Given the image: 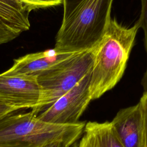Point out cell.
Here are the masks:
<instances>
[{
	"label": "cell",
	"mask_w": 147,
	"mask_h": 147,
	"mask_svg": "<svg viewBox=\"0 0 147 147\" xmlns=\"http://www.w3.org/2000/svg\"><path fill=\"white\" fill-rule=\"evenodd\" d=\"M113 0H63V16L55 49L61 52L92 49L111 20Z\"/></svg>",
	"instance_id": "6da1fadb"
},
{
	"label": "cell",
	"mask_w": 147,
	"mask_h": 147,
	"mask_svg": "<svg viewBox=\"0 0 147 147\" xmlns=\"http://www.w3.org/2000/svg\"><path fill=\"white\" fill-rule=\"evenodd\" d=\"M140 28L137 21L126 28L111 18L100 41L92 49L93 59L90 90L92 100L96 99L118 83Z\"/></svg>",
	"instance_id": "7a4b0ae2"
},
{
	"label": "cell",
	"mask_w": 147,
	"mask_h": 147,
	"mask_svg": "<svg viewBox=\"0 0 147 147\" xmlns=\"http://www.w3.org/2000/svg\"><path fill=\"white\" fill-rule=\"evenodd\" d=\"M13 113L0 118V147H42L55 142L70 146L80 137L86 123L56 125L41 120L32 111Z\"/></svg>",
	"instance_id": "3957f363"
},
{
	"label": "cell",
	"mask_w": 147,
	"mask_h": 147,
	"mask_svg": "<svg viewBox=\"0 0 147 147\" xmlns=\"http://www.w3.org/2000/svg\"><path fill=\"white\" fill-rule=\"evenodd\" d=\"M91 50L78 52L37 76L41 99L32 111L37 115L73 88L92 67Z\"/></svg>",
	"instance_id": "277c9868"
},
{
	"label": "cell",
	"mask_w": 147,
	"mask_h": 147,
	"mask_svg": "<svg viewBox=\"0 0 147 147\" xmlns=\"http://www.w3.org/2000/svg\"><path fill=\"white\" fill-rule=\"evenodd\" d=\"M90 74L91 71L69 91L38 114V118L56 125H71L78 122L92 100L90 90Z\"/></svg>",
	"instance_id": "5b68a950"
},
{
	"label": "cell",
	"mask_w": 147,
	"mask_h": 147,
	"mask_svg": "<svg viewBox=\"0 0 147 147\" xmlns=\"http://www.w3.org/2000/svg\"><path fill=\"white\" fill-rule=\"evenodd\" d=\"M41 99L37 76L0 74V102L18 110L34 109Z\"/></svg>",
	"instance_id": "8992f818"
},
{
	"label": "cell",
	"mask_w": 147,
	"mask_h": 147,
	"mask_svg": "<svg viewBox=\"0 0 147 147\" xmlns=\"http://www.w3.org/2000/svg\"><path fill=\"white\" fill-rule=\"evenodd\" d=\"M110 122L123 147H144L142 115L138 103L121 109Z\"/></svg>",
	"instance_id": "52a82bcc"
},
{
	"label": "cell",
	"mask_w": 147,
	"mask_h": 147,
	"mask_svg": "<svg viewBox=\"0 0 147 147\" xmlns=\"http://www.w3.org/2000/svg\"><path fill=\"white\" fill-rule=\"evenodd\" d=\"M77 53L78 52H61L53 48L42 52L29 53L14 59L11 67L3 73L7 75L25 74L38 76L42 71Z\"/></svg>",
	"instance_id": "ba28073f"
},
{
	"label": "cell",
	"mask_w": 147,
	"mask_h": 147,
	"mask_svg": "<svg viewBox=\"0 0 147 147\" xmlns=\"http://www.w3.org/2000/svg\"><path fill=\"white\" fill-rule=\"evenodd\" d=\"M73 147H123L110 122L86 123L83 134Z\"/></svg>",
	"instance_id": "9c48e42d"
},
{
	"label": "cell",
	"mask_w": 147,
	"mask_h": 147,
	"mask_svg": "<svg viewBox=\"0 0 147 147\" xmlns=\"http://www.w3.org/2000/svg\"><path fill=\"white\" fill-rule=\"evenodd\" d=\"M29 14L18 0H0V22L18 35L29 29Z\"/></svg>",
	"instance_id": "30bf717a"
},
{
	"label": "cell",
	"mask_w": 147,
	"mask_h": 147,
	"mask_svg": "<svg viewBox=\"0 0 147 147\" xmlns=\"http://www.w3.org/2000/svg\"><path fill=\"white\" fill-rule=\"evenodd\" d=\"M30 12L32 10L59 5L63 0H18Z\"/></svg>",
	"instance_id": "8fae6325"
},
{
	"label": "cell",
	"mask_w": 147,
	"mask_h": 147,
	"mask_svg": "<svg viewBox=\"0 0 147 147\" xmlns=\"http://www.w3.org/2000/svg\"><path fill=\"white\" fill-rule=\"evenodd\" d=\"M138 103L142 115L144 147H147V91H144Z\"/></svg>",
	"instance_id": "7c38bea8"
},
{
	"label": "cell",
	"mask_w": 147,
	"mask_h": 147,
	"mask_svg": "<svg viewBox=\"0 0 147 147\" xmlns=\"http://www.w3.org/2000/svg\"><path fill=\"white\" fill-rule=\"evenodd\" d=\"M16 110H17L16 109L9 107L0 102V118H1L3 116L5 115L6 114L14 112Z\"/></svg>",
	"instance_id": "4fadbf2b"
},
{
	"label": "cell",
	"mask_w": 147,
	"mask_h": 147,
	"mask_svg": "<svg viewBox=\"0 0 147 147\" xmlns=\"http://www.w3.org/2000/svg\"><path fill=\"white\" fill-rule=\"evenodd\" d=\"M141 13L140 16L147 17V0H141Z\"/></svg>",
	"instance_id": "5bb4252c"
},
{
	"label": "cell",
	"mask_w": 147,
	"mask_h": 147,
	"mask_svg": "<svg viewBox=\"0 0 147 147\" xmlns=\"http://www.w3.org/2000/svg\"><path fill=\"white\" fill-rule=\"evenodd\" d=\"M42 147H69V146L63 142H55L44 145Z\"/></svg>",
	"instance_id": "9a60e30c"
}]
</instances>
